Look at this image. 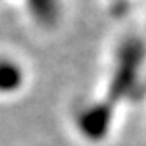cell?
Wrapping results in <instances>:
<instances>
[{"instance_id":"cell-1","label":"cell","mask_w":146,"mask_h":146,"mask_svg":"<svg viewBox=\"0 0 146 146\" xmlns=\"http://www.w3.org/2000/svg\"><path fill=\"white\" fill-rule=\"evenodd\" d=\"M23 83V72L11 58H0V95L16 92Z\"/></svg>"}]
</instances>
